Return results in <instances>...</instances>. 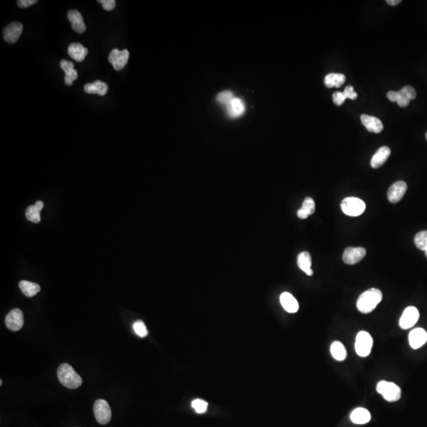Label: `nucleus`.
Wrapping results in <instances>:
<instances>
[{
	"label": "nucleus",
	"mask_w": 427,
	"mask_h": 427,
	"mask_svg": "<svg viewBox=\"0 0 427 427\" xmlns=\"http://www.w3.org/2000/svg\"><path fill=\"white\" fill-rule=\"evenodd\" d=\"M383 298V295L378 289L372 288L360 295L357 301V308L362 314H370L375 310Z\"/></svg>",
	"instance_id": "nucleus-1"
},
{
	"label": "nucleus",
	"mask_w": 427,
	"mask_h": 427,
	"mask_svg": "<svg viewBox=\"0 0 427 427\" xmlns=\"http://www.w3.org/2000/svg\"><path fill=\"white\" fill-rule=\"evenodd\" d=\"M57 377L64 387L75 390L82 384V377L75 372L73 367L67 363H63L57 370Z\"/></svg>",
	"instance_id": "nucleus-2"
},
{
	"label": "nucleus",
	"mask_w": 427,
	"mask_h": 427,
	"mask_svg": "<svg viewBox=\"0 0 427 427\" xmlns=\"http://www.w3.org/2000/svg\"><path fill=\"white\" fill-rule=\"evenodd\" d=\"M377 391L389 402H396L401 397L400 388L393 382L380 381L377 385Z\"/></svg>",
	"instance_id": "nucleus-3"
},
{
	"label": "nucleus",
	"mask_w": 427,
	"mask_h": 427,
	"mask_svg": "<svg viewBox=\"0 0 427 427\" xmlns=\"http://www.w3.org/2000/svg\"><path fill=\"white\" fill-rule=\"evenodd\" d=\"M341 209L348 216H359L366 210V204L361 199L347 197L341 203Z\"/></svg>",
	"instance_id": "nucleus-4"
},
{
	"label": "nucleus",
	"mask_w": 427,
	"mask_h": 427,
	"mask_svg": "<svg viewBox=\"0 0 427 427\" xmlns=\"http://www.w3.org/2000/svg\"><path fill=\"white\" fill-rule=\"evenodd\" d=\"M373 340L370 333L365 331L359 332L356 336L355 351L360 357L366 358L371 353Z\"/></svg>",
	"instance_id": "nucleus-5"
},
{
	"label": "nucleus",
	"mask_w": 427,
	"mask_h": 427,
	"mask_svg": "<svg viewBox=\"0 0 427 427\" xmlns=\"http://www.w3.org/2000/svg\"><path fill=\"white\" fill-rule=\"evenodd\" d=\"M93 413L96 420L101 425H106L111 420V408L106 400H97L93 405Z\"/></svg>",
	"instance_id": "nucleus-6"
},
{
	"label": "nucleus",
	"mask_w": 427,
	"mask_h": 427,
	"mask_svg": "<svg viewBox=\"0 0 427 427\" xmlns=\"http://www.w3.org/2000/svg\"><path fill=\"white\" fill-rule=\"evenodd\" d=\"M5 324L9 330L18 332L24 324L23 313L19 309H14L6 315Z\"/></svg>",
	"instance_id": "nucleus-7"
},
{
	"label": "nucleus",
	"mask_w": 427,
	"mask_h": 427,
	"mask_svg": "<svg viewBox=\"0 0 427 427\" xmlns=\"http://www.w3.org/2000/svg\"><path fill=\"white\" fill-rule=\"evenodd\" d=\"M419 319V312L418 309L414 306H409L403 313L399 325L402 329H409L415 326Z\"/></svg>",
	"instance_id": "nucleus-8"
},
{
	"label": "nucleus",
	"mask_w": 427,
	"mask_h": 427,
	"mask_svg": "<svg viewBox=\"0 0 427 427\" xmlns=\"http://www.w3.org/2000/svg\"><path fill=\"white\" fill-rule=\"evenodd\" d=\"M366 255V248L362 247H349L346 248L343 254V260L346 264L353 265L362 260Z\"/></svg>",
	"instance_id": "nucleus-9"
},
{
	"label": "nucleus",
	"mask_w": 427,
	"mask_h": 427,
	"mask_svg": "<svg viewBox=\"0 0 427 427\" xmlns=\"http://www.w3.org/2000/svg\"><path fill=\"white\" fill-rule=\"evenodd\" d=\"M129 52L127 49L123 51L113 49L109 56V61L113 66L116 71H120L125 67L129 61Z\"/></svg>",
	"instance_id": "nucleus-10"
},
{
	"label": "nucleus",
	"mask_w": 427,
	"mask_h": 427,
	"mask_svg": "<svg viewBox=\"0 0 427 427\" xmlns=\"http://www.w3.org/2000/svg\"><path fill=\"white\" fill-rule=\"evenodd\" d=\"M23 30V25L19 21H14L6 25L3 30L4 40L9 44L17 42Z\"/></svg>",
	"instance_id": "nucleus-11"
},
{
	"label": "nucleus",
	"mask_w": 427,
	"mask_h": 427,
	"mask_svg": "<svg viewBox=\"0 0 427 427\" xmlns=\"http://www.w3.org/2000/svg\"><path fill=\"white\" fill-rule=\"evenodd\" d=\"M408 186L403 181H396L394 183L390 189L388 191V199L391 204H396L400 202L404 197V194L406 193Z\"/></svg>",
	"instance_id": "nucleus-12"
},
{
	"label": "nucleus",
	"mask_w": 427,
	"mask_h": 427,
	"mask_svg": "<svg viewBox=\"0 0 427 427\" xmlns=\"http://www.w3.org/2000/svg\"><path fill=\"white\" fill-rule=\"evenodd\" d=\"M427 342V333L423 328H417L410 331L409 344L413 349H419Z\"/></svg>",
	"instance_id": "nucleus-13"
},
{
	"label": "nucleus",
	"mask_w": 427,
	"mask_h": 427,
	"mask_svg": "<svg viewBox=\"0 0 427 427\" xmlns=\"http://www.w3.org/2000/svg\"><path fill=\"white\" fill-rule=\"evenodd\" d=\"M225 112L230 118H238L243 116L245 111V104L243 100L238 97H234L233 101L225 106Z\"/></svg>",
	"instance_id": "nucleus-14"
},
{
	"label": "nucleus",
	"mask_w": 427,
	"mask_h": 427,
	"mask_svg": "<svg viewBox=\"0 0 427 427\" xmlns=\"http://www.w3.org/2000/svg\"><path fill=\"white\" fill-rule=\"evenodd\" d=\"M68 18L69 21L72 24V27L74 31L78 34H83L86 30L87 26L85 25L83 18L79 11L76 10H71L68 14Z\"/></svg>",
	"instance_id": "nucleus-15"
},
{
	"label": "nucleus",
	"mask_w": 427,
	"mask_h": 427,
	"mask_svg": "<svg viewBox=\"0 0 427 427\" xmlns=\"http://www.w3.org/2000/svg\"><path fill=\"white\" fill-rule=\"evenodd\" d=\"M390 154H391V149L390 148L381 147V148H379L371 159V166L372 168H378L382 167L390 158Z\"/></svg>",
	"instance_id": "nucleus-16"
},
{
	"label": "nucleus",
	"mask_w": 427,
	"mask_h": 427,
	"mask_svg": "<svg viewBox=\"0 0 427 427\" xmlns=\"http://www.w3.org/2000/svg\"><path fill=\"white\" fill-rule=\"evenodd\" d=\"M361 121L366 129L371 132L380 133L383 130L384 126L381 120L375 116L363 114L361 116Z\"/></svg>",
	"instance_id": "nucleus-17"
},
{
	"label": "nucleus",
	"mask_w": 427,
	"mask_h": 427,
	"mask_svg": "<svg viewBox=\"0 0 427 427\" xmlns=\"http://www.w3.org/2000/svg\"><path fill=\"white\" fill-rule=\"evenodd\" d=\"M280 302H281V305H282L283 309L288 313L295 314L298 311V302L290 293H282L280 296Z\"/></svg>",
	"instance_id": "nucleus-18"
},
{
	"label": "nucleus",
	"mask_w": 427,
	"mask_h": 427,
	"mask_svg": "<svg viewBox=\"0 0 427 427\" xmlns=\"http://www.w3.org/2000/svg\"><path fill=\"white\" fill-rule=\"evenodd\" d=\"M74 63L63 59L60 62V68L65 72V83L68 86H72L73 82L78 78V72L74 68Z\"/></svg>",
	"instance_id": "nucleus-19"
},
{
	"label": "nucleus",
	"mask_w": 427,
	"mask_h": 427,
	"mask_svg": "<svg viewBox=\"0 0 427 427\" xmlns=\"http://www.w3.org/2000/svg\"><path fill=\"white\" fill-rule=\"evenodd\" d=\"M68 54L77 62L84 60L88 54V50L79 43H72L68 47Z\"/></svg>",
	"instance_id": "nucleus-20"
},
{
	"label": "nucleus",
	"mask_w": 427,
	"mask_h": 427,
	"mask_svg": "<svg viewBox=\"0 0 427 427\" xmlns=\"http://www.w3.org/2000/svg\"><path fill=\"white\" fill-rule=\"evenodd\" d=\"M107 84L101 81H95L93 83H87L84 86V91L87 93L90 94H98L100 96H105L107 93Z\"/></svg>",
	"instance_id": "nucleus-21"
},
{
	"label": "nucleus",
	"mask_w": 427,
	"mask_h": 427,
	"mask_svg": "<svg viewBox=\"0 0 427 427\" xmlns=\"http://www.w3.org/2000/svg\"><path fill=\"white\" fill-rule=\"evenodd\" d=\"M297 265L299 268L303 271L309 276L314 275V271L311 268L312 258L310 253L302 252L297 256Z\"/></svg>",
	"instance_id": "nucleus-22"
},
{
	"label": "nucleus",
	"mask_w": 427,
	"mask_h": 427,
	"mask_svg": "<svg viewBox=\"0 0 427 427\" xmlns=\"http://www.w3.org/2000/svg\"><path fill=\"white\" fill-rule=\"evenodd\" d=\"M351 419L355 424H366L371 421V413L366 409L358 408L352 411Z\"/></svg>",
	"instance_id": "nucleus-23"
},
{
	"label": "nucleus",
	"mask_w": 427,
	"mask_h": 427,
	"mask_svg": "<svg viewBox=\"0 0 427 427\" xmlns=\"http://www.w3.org/2000/svg\"><path fill=\"white\" fill-rule=\"evenodd\" d=\"M19 288L25 297H34L40 291V286L37 283L25 280L19 282Z\"/></svg>",
	"instance_id": "nucleus-24"
},
{
	"label": "nucleus",
	"mask_w": 427,
	"mask_h": 427,
	"mask_svg": "<svg viewBox=\"0 0 427 427\" xmlns=\"http://www.w3.org/2000/svg\"><path fill=\"white\" fill-rule=\"evenodd\" d=\"M345 82V75L338 73H330L327 74L326 77L324 78V84L328 88H333V87L339 88L342 87Z\"/></svg>",
	"instance_id": "nucleus-25"
},
{
	"label": "nucleus",
	"mask_w": 427,
	"mask_h": 427,
	"mask_svg": "<svg viewBox=\"0 0 427 427\" xmlns=\"http://www.w3.org/2000/svg\"><path fill=\"white\" fill-rule=\"evenodd\" d=\"M330 352L333 358L336 361L342 362L347 358V351L343 343L339 341H334L330 347Z\"/></svg>",
	"instance_id": "nucleus-26"
},
{
	"label": "nucleus",
	"mask_w": 427,
	"mask_h": 427,
	"mask_svg": "<svg viewBox=\"0 0 427 427\" xmlns=\"http://www.w3.org/2000/svg\"><path fill=\"white\" fill-rule=\"evenodd\" d=\"M388 99L391 101V102H397L398 105L400 107H407L410 103V100L407 98L404 95L400 93V91H390L387 93Z\"/></svg>",
	"instance_id": "nucleus-27"
},
{
	"label": "nucleus",
	"mask_w": 427,
	"mask_h": 427,
	"mask_svg": "<svg viewBox=\"0 0 427 427\" xmlns=\"http://www.w3.org/2000/svg\"><path fill=\"white\" fill-rule=\"evenodd\" d=\"M40 211L38 210L35 205H32L26 209L25 211V216L29 221L34 223H40Z\"/></svg>",
	"instance_id": "nucleus-28"
},
{
	"label": "nucleus",
	"mask_w": 427,
	"mask_h": 427,
	"mask_svg": "<svg viewBox=\"0 0 427 427\" xmlns=\"http://www.w3.org/2000/svg\"><path fill=\"white\" fill-rule=\"evenodd\" d=\"M415 244L417 248L425 252L427 249V230L418 233L415 237Z\"/></svg>",
	"instance_id": "nucleus-29"
},
{
	"label": "nucleus",
	"mask_w": 427,
	"mask_h": 427,
	"mask_svg": "<svg viewBox=\"0 0 427 427\" xmlns=\"http://www.w3.org/2000/svg\"><path fill=\"white\" fill-rule=\"evenodd\" d=\"M234 97L235 96H234V93H232L231 91H223L217 95L216 99L219 104H221L222 106L225 107L233 101Z\"/></svg>",
	"instance_id": "nucleus-30"
},
{
	"label": "nucleus",
	"mask_w": 427,
	"mask_h": 427,
	"mask_svg": "<svg viewBox=\"0 0 427 427\" xmlns=\"http://www.w3.org/2000/svg\"><path fill=\"white\" fill-rule=\"evenodd\" d=\"M301 209L304 212L306 213L309 216L313 215L315 212V210H316V205H315L314 200L311 197L305 198L303 204H302V207Z\"/></svg>",
	"instance_id": "nucleus-31"
},
{
	"label": "nucleus",
	"mask_w": 427,
	"mask_h": 427,
	"mask_svg": "<svg viewBox=\"0 0 427 427\" xmlns=\"http://www.w3.org/2000/svg\"><path fill=\"white\" fill-rule=\"evenodd\" d=\"M192 407L195 409L196 412L199 413V414H202V413L206 412V410H207V407H208V404L206 401H204V400L196 399V400L192 401Z\"/></svg>",
	"instance_id": "nucleus-32"
},
{
	"label": "nucleus",
	"mask_w": 427,
	"mask_h": 427,
	"mask_svg": "<svg viewBox=\"0 0 427 427\" xmlns=\"http://www.w3.org/2000/svg\"><path fill=\"white\" fill-rule=\"evenodd\" d=\"M133 328H134L135 333L139 336L146 337L148 334L147 327H146L145 324L143 321H141V320L135 322V324H133Z\"/></svg>",
	"instance_id": "nucleus-33"
},
{
	"label": "nucleus",
	"mask_w": 427,
	"mask_h": 427,
	"mask_svg": "<svg viewBox=\"0 0 427 427\" xmlns=\"http://www.w3.org/2000/svg\"><path fill=\"white\" fill-rule=\"evenodd\" d=\"M399 91L403 95H404L407 98H408L410 101V100L415 99V97H416V91H415V89L410 87V86H406V87H404V88L401 89Z\"/></svg>",
	"instance_id": "nucleus-34"
},
{
	"label": "nucleus",
	"mask_w": 427,
	"mask_h": 427,
	"mask_svg": "<svg viewBox=\"0 0 427 427\" xmlns=\"http://www.w3.org/2000/svg\"><path fill=\"white\" fill-rule=\"evenodd\" d=\"M333 102H334L336 106H342L343 103H344V101L347 99V97H346L345 94L343 92H339V91H336V92H334L333 95Z\"/></svg>",
	"instance_id": "nucleus-35"
},
{
	"label": "nucleus",
	"mask_w": 427,
	"mask_h": 427,
	"mask_svg": "<svg viewBox=\"0 0 427 427\" xmlns=\"http://www.w3.org/2000/svg\"><path fill=\"white\" fill-rule=\"evenodd\" d=\"M98 2L101 3L103 8L106 11H112L116 7V1L115 0H99Z\"/></svg>",
	"instance_id": "nucleus-36"
},
{
	"label": "nucleus",
	"mask_w": 427,
	"mask_h": 427,
	"mask_svg": "<svg viewBox=\"0 0 427 427\" xmlns=\"http://www.w3.org/2000/svg\"><path fill=\"white\" fill-rule=\"evenodd\" d=\"M343 93L345 94L346 97L349 98V99L355 100L357 97H358V94L356 93V92H354L353 87L351 86V85L346 87L345 90L343 91Z\"/></svg>",
	"instance_id": "nucleus-37"
},
{
	"label": "nucleus",
	"mask_w": 427,
	"mask_h": 427,
	"mask_svg": "<svg viewBox=\"0 0 427 427\" xmlns=\"http://www.w3.org/2000/svg\"><path fill=\"white\" fill-rule=\"evenodd\" d=\"M37 2V0H19L17 3L19 7L26 8V7H29V6H32V5L35 4Z\"/></svg>",
	"instance_id": "nucleus-38"
},
{
	"label": "nucleus",
	"mask_w": 427,
	"mask_h": 427,
	"mask_svg": "<svg viewBox=\"0 0 427 427\" xmlns=\"http://www.w3.org/2000/svg\"><path fill=\"white\" fill-rule=\"evenodd\" d=\"M297 216L301 219H307L309 215L306 213L304 212L301 209H299L298 211H297Z\"/></svg>",
	"instance_id": "nucleus-39"
},
{
	"label": "nucleus",
	"mask_w": 427,
	"mask_h": 427,
	"mask_svg": "<svg viewBox=\"0 0 427 427\" xmlns=\"http://www.w3.org/2000/svg\"><path fill=\"white\" fill-rule=\"evenodd\" d=\"M386 2H387L388 4L391 5V6H396V5L400 3L401 1L400 0H387Z\"/></svg>",
	"instance_id": "nucleus-40"
},
{
	"label": "nucleus",
	"mask_w": 427,
	"mask_h": 427,
	"mask_svg": "<svg viewBox=\"0 0 427 427\" xmlns=\"http://www.w3.org/2000/svg\"><path fill=\"white\" fill-rule=\"evenodd\" d=\"M35 206L37 207V209L38 210H39V211H41L43 207H44V204H43V202H41V201H37V202L36 203V204H35Z\"/></svg>",
	"instance_id": "nucleus-41"
},
{
	"label": "nucleus",
	"mask_w": 427,
	"mask_h": 427,
	"mask_svg": "<svg viewBox=\"0 0 427 427\" xmlns=\"http://www.w3.org/2000/svg\"><path fill=\"white\" fill-rule=\"evenodd\" d=\"M425 255H426V257H427V250L425 251Z\"/></svg>",
	"instance_id": "nucleus-42"
},
{
	"label": "nucleus",
	"mask_w": 427,
	"mask_h": 427,
	"mask_svg": "<svg viewBox=\"0 0 427 427\" xmlns=\"http://www.w3.org/2000/svg\"><path fill=\"white\" fill-rule=\"evenodd\" d=\"M2 385V380H1V381H0V385Z\"/></svg>",
	"instance_id": "nucleus-43"
},
{
	"label": "nucleus",
	"mask_w": 427,
	"mask_h": 427,
	"mask_svg": "<svg viewBox=\"0 0 427 427\" xmlns=\"http://www.w3.org/2000/svg\"><path fill=\"white\" fill-rule=\"evenodd\" d=\"M426 139H427V134H426Z\"/></svg>",
	"instance_id": "nucleus-44"
}]
</instances>
